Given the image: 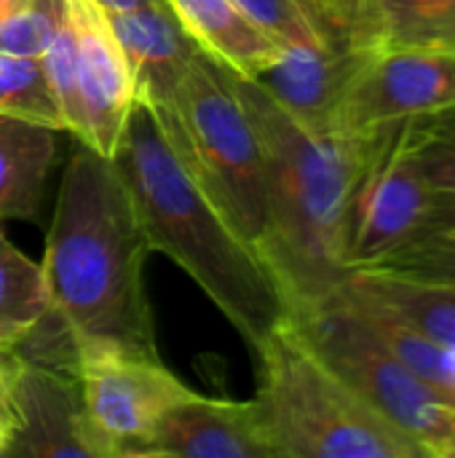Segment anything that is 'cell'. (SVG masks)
<instances>
[{
	"instance_id": "d6986e66",
	"label": "cell",
	"mask_w": 455,
	"mask_h": 458,
	"mask_svg": "<svg viewBox=\"0 0 455 458\" xmlns=\"http://www.w3.org/2000/svg\"><path fill=\"white\" fill-rule=\"evenodd\" d=\"M43 268L0 228V352H16L54 322Z\"/></svg>"
},
{
	"instance_id": "9a60e30c",
	"label": "cell",
	"mask_w": 455,
	"mask_h": 458,
	"mask_svg": "<svg viewBox=\"0 0 455 458\" xmlns=\"http://www.w3.org/2000/svg\"><path fill=\"white\" fill-rule=\"evenodd\" d=\"M274 458L249 403L193 392L158 424L142 458Z\"/></svg>"
},
{
	"instance_id": "f1b7e54d",
	"label": "cell",
	"mask_w": 455,
	"mask_h": 458,
	"mask_svg": "<svg viewBox=\"0 0 455 458\" xmlns=\"http://www.w3.org/2000/svg\"><path fill=\"white\" fill-rule=\"evenodd\" d=\"M440 458H455V416H453V424H451V432H448V440H445V445H442V454Z\"/></svg>"
},
{
	"instance_id": "ba28073f",
	"label": "cell",
	"mask_w": 455,
	"mask_h": 458,
	"mask_svg": "<svg viewBox=\"0 0 455 458\" xmlns=\"http://www.w3.org/2000/svg\"><path fill=\"white\" fill-rule=\"evenodd\" d=\"M416 118L373 129L346 236V266L367 268L413 242L429 215L434 191L416 158Z\"/></svg>"
},
{
	"instance_id": "8fae6325",
	"label": "cell",
	"mask_w": 455,
	"mask_h": 458,
	"mask_svg": "<svg viewBox=\"0 0 455 458\" xmlns=\"http://www.w3.org/2000/svg\"><path fill=\"white\" fill-rule=\"evenodd\" d=\"M455 107V56L429 51H378L349 86L335 134H365L386 123L426 118Z\"/></svg>"
},
{
	"instance_id": "9c48e42d",
	"label": "cell",
	"mask_w": 455,
	"mask_h": 458,
	"mask_svg": "<svg viewBox=\"0 0 455 458\" xmlns=\"http://www.w3.org/2000/svg\"><path fill=\"white\" fill-rule=\"evenodd\" d=\"M75 370L102 458H142L161 419L193 394L158 357L91 352Z\"/></svg>"
},
{
	"instance_id": "603a6c76",
	"label": "cell",
	"mask_w": 455,
	"mask_h": 458,
	"mask_svg": "<svg viewBox=\"0 0 455 458\" xmlns=\"http://www.w3.org/2000/svg\"><path fill=\"white\" fill-rule=\"evenodd\" d=\"M236 3L282 46L335 40L324 24L316 0H236Z\"/></svg>"
},
{
	"instance_id": "3957f363",
	"label": "cell",
	"mask_w": 455,
	"mask_h": 458,
	"mask_svg": "<svg viewBox=\"0 0 455 458\" xmlns=\"http://www.w3.org/2000/svg\"><path fill=\"white\" fill-rule=\"evenodd\" d=\"M113 164L150 252L172 258L255 349L290 319L263 255L209 201L147 105L134 102Z\"/></svg>"
},
{
	"instance_id": "6da1fadb",
	"label": "cell",
	"mask_w": 455,
	"mask_h": 458,
	"mask_svg": "<svg viewBox=\"0 0 455 458\" xmlns=\"http://www.w3.org/2000/svg\"><path fill=\"white\" fill-rule=\"evenodd\" d=\"M150 244L113 164L80 145L62 174L43 279L75 360L91 352L158 357L145 290Z\"/></svg>"
},
{
	"instance_id": "4fadbf2b",
	"label": "cell",
	"mask_w": 455,
	"mask_h": 458,
	"mask_svg": "<svg viewBox=\"0 0 455 458\" xmlns=\"http://www.w3.org/2000/svg\"><path fill=\"white\" fill-rule=\"evenodd\" d=\"M333 38L375 51L455 56V0H316Z\"/></svg>"
},
{
	"instance_id": "7a4b0ae2",
	"label": "cell",
	"mask_w": 455,
	"mask_h": 458,
	"mask_svg": "<svg viewBox=\"0 0 455 458\" xmlns=\"http://www.w3.org/2000/svg\"><path fill=\"white\" fill-rule=\"evenodd\" d=\"M265 158L268 233L260 247L290 317L327 301L349 274L351 199L373 131L319 134L295 121L260 83L223 67Z\"/></svg>"
},
{
	"instance_id": "52a82bcc",
	"label": "cell",
	"mask_w": 455,
	"mask_h": 458,
	"mask_svg": "<svg viewBox=\"0 0 455 458\" xmlns=\"http://www.w3.org/2000/svg\"><path fill=\"white\" fill-rule=\"evenodd\" d=\"M40 62L64 131L113 158L137 97L105 5L67 0L64 27Z\"/></svg>"
},
{
	"instance_id": "2e32d148",
	"label": "cell",
	"mask_w": 455,
	"mask_h": 458,
	"mask_svg": "<svg viewBox=\"0 0 455 458\" xmlns=\"http://www.w3.org/2000/svg\"><path fill=\"white\" fill-rule=\"evenodd\" d=\"M346 303L383 314L437 344L455 349V284L354 268L333 293Z\"/></svg>"
},
{
	"instance_id": "5bb4252c",
	"label": "cell",
	"mask_w": 455,
	"mask_h": 458,
	"mask_svg": "<svg viewBox=\"0 0 455 458\" xmlns=\"http://www.w3.org/2000/svg\"><path fill=\"white\" fill-rule=\"evenodd\" d=\"M123 48L137 102L156 107L166 102L201 54L177 19L169 0H139L123 11H107Z\"/></svg>"
},
{
	"instance_id": "277c9868",
	"label": "cell",
	"mask_w": 455,
	"mask_h": 458,
	"mask_svg": "<svg viewBox=\"0 0 455 458\" xmlns=\"http://www.w3.org/2000/svg\"><path fill=\"white\" fill-rule=\"evenodd\" d=\"M257 429L274 458H424L282 322L255 349Z\"/></svg>"
},
{
	"instance_id": "d4e9b609",
	"label": "cell",
	"mask_w": 455,
	"mask_h": 458,
	"mask_svg": "<svg viewBox=\"0 0 455 458\" xmlns=\"http://www.w3.org/2000/svg\"><path fill=\"white\" fill-rule=\"evenodd\" d=\"M367 268L400 274V276H410V279L453 282L455 284V233L418 236Z\"/></svg>"
},
{
	"instance_id": "8992f818",
	"label": "cell",
	"mask_w": 455,
	"mask_h": 458,
	"mask_svg": "<svg viewBox=\"0 0 455 458\" xmlns=\"http://www.w3.org/2000/svg\"><path fill=\"white\" fill-rule=\"evenodd\" d=\"M314 354L381 419L440 458L455 408L410 373L373 327L338 295L290 317Z\"/></svg>"
},
{
	"instance_id": "f546056e",
	"label": "cell",
	"mask_w": 455,
	"mask_h": 458,
	"mask_svg": "<svg viewBox=\"0 0 455 458\" xmlns=\"http://www.w3.org/2000/svg\"><path fill=\"white\" fill-rule=\"evenodd\" d=\"M8 440H11V427L0 419V456H5V448H8Z\"/></svg>"
},
{
	"instance_id": "5b68a950",
	"label": "cell",
	"mask_w": 455,
	"mask_h": 458,
	"mask_svg": "<svg viewBox=\"0 0 455 458\" xmlns=\"http://www.w3.org/2000/svg\"><path fill=\"white\" fill-rule=\"evenodd\" d=\"M150 113L209 201L260 252L268 233L265 158L223 64L201 51Z\"/></svg>"
},
{
	"instance_id": "4316f807",
	"label": "cell",
	"mask_w": 455,
	"mask_h": 458,
	"mask_svg": "<svg viewBox=\"0 0 455 458\" xmlns=\"http://www.w3.org/2000/svg\"><path fill=\"white\" fill-rule=\"evenodd\" d=\"M8 370H11V352H0V419L11 427V411H8Z\"/></svg>"
},
{
	"instance_id": "44dd1931",
	"label": "cell",
	"mask_w": 455,
	"mask_h": 458,
	"mask_svg": "<svg viewBox=\"0 0 455 458\" xmlns=\"http://www.w3.org/2000/svg\"><path fill=\"white\" fill-rule=\"evenodd\" d=\"M0 115L64 131L40 56L0 54Z\"/></svg>"
},
{
	"instance_id": "cb8c5ba5",
	"label": "cell",
	"mask_w": 455,
	"mask_h": 458,
	"mask_svg": "<svg viewBox=\"0 0 455 458\" xmlns=\"http://www.w3.org/2000/svg\"><path fill=\"white\" fill-rule=\"evenodd\" d=\"M416 158L429 188L437 196L455 199V107L416 118Z\"/></svg>"
},
{
	"instance_id": "83f0119b",
	"label": "cell",
	"mask_w": 455,
	"mask_h": 458,
	"mask_svg": "<svg viewBox=\"0 0 455 458\" xmlns=\"http://www.w3.org/2000/svg\"><path fill=\"white\" fill-rule=\"evenodd\" d=\"M97 3H102V5H105V11H123V8L137 5L139 0H97Z\"/></svg>"
},
{
	"instance_id": "ac0fdd59",
	"label": "cell",
	"mask_w": 455,
	"mask_h": 458,
	"mask_svg": "<svg viewBox=\"0 0 455 458\" xmlns=\"http://www.w3.org/2000/svg\"><path fill=\"white\" fill-rule=\"evenodd\" d=\"M56 153V129L0 115V223L35 220Z\"/></svg>"
},
{
	"instance_id": "e0dca14e",
	"label": "cell",
	"mask_w": 455,
	"mask_h": 458,
	"mask_svg": "<svg viewBox=\"0 0 455 458\" xmlns=\"http://www.w3.org/2000/svg\"><path fill=\"white\" fill-rule=\"evenodd\" d=\"M169 3L196 46L236 75L255 78L282 51V43L268 30H263L236 0Z\"/></svg>"
},
{
	"instance_id": "30bf717a",
	"label": "cell",
	"mask_w": 455,
	"mask_h": 458,
	"mask_svg": "<svg viewBox=\"0 0 455 458\" xmlns=\"http://www.w3.org/2000/svg\"><path fill=\"white\" fill-rule=\"evenodd\" d=\"M8 411L11 440L5 456L102 458L75 365L11 352Z\"/></svg>"
},
{
	"instance_id": "484cf974",
	"label": "cell",
	"mask_w": 455,
	"mask_h": 458,
	"mask_svg": "<svg viewBox=\"0 0 455 458\" xmlns=\"http://www.w3.org/2000/svg\"><path fill=\"white\" fill-rule=\"evenodd\" d=\"M429 233H455V199L453 196H437L429 207L426 223L421 228L418 236H429ZM416 236V239H418Z\"/></svg>"
},
{
	"instance_id": "7c38bea8",
	"label": "cell",
	"mask_w": 455,
	"mask_h": 458,
	"mask_svg": "<svg viewBox=\"0 0 455 458\" xmlns=\"http://www.w3.org/2000/svg\"><path fill=\"white\" fill-rule=\"evenodd\" d=\"M375 54V48L343 40L292 43L282 46L279 56L252 81L306 129L330 134L349 86Z\"/></svg>"
},
{
	"instance_id": "7402d4cb",
	"label": "cell",
	"mask_w": 455,
	"mask_h": 458,
	"mask_svg": "<svg viewBox=\"0 0 455 458\" xmlns=\"http://www.w3.org/2000/svg\"><path fill=\"white\" fill-rule=\"evenodd\" d=\"M64 16L67 0H0V54L43 56Z\"/></svg>"
},
{
	"instance_id": "ffe728a7",
	"label": "cell",
	"mask_w": 455,
	"mask_h": 458,
	"mask_svg": "<svg viewBox=\"0 0 455 458\" xmlns=\"http://www.w3.org/2000/svg\"><path fill=\"white\" fill-rule=\"evenodd\" d=\"M343 301V298H341ZM346 303V301H343ZM351 306V303H346ZM370 327L373 333L389 346V352L410 370L416 373L426 386H432L448 405L455 408V349L437 344L383 314L375 311H365L351 306Z\"/></svg>"
}]
</instances>
